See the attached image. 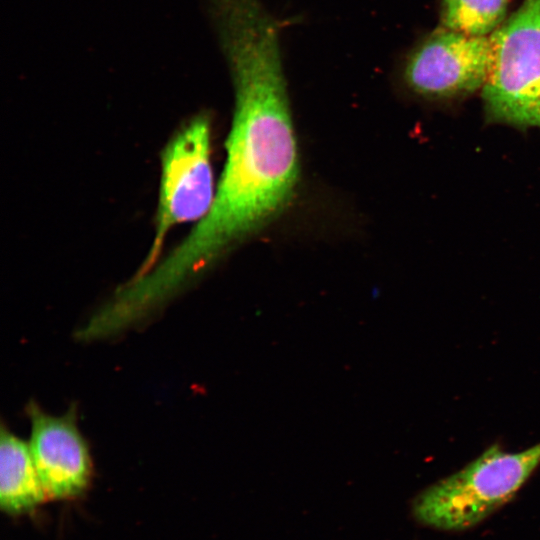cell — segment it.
I'll use <instances>...</instances> for the list:
<instances>
[{
    "mask_svg": "<svg viewBox=\"0 0 540 540\" xmlns=\"http://www.w3.org/2000/svg\"><path fill=\"white\" fill-rule=\"evenodd\" d=\"M204 8L234 88L227 159L208 213L136 280L140 297L154 306L275 216L298 177L281 48L290 21L273 15L262 0H205Z\"/></svg>",
    "mask_w": 540,
    "mask_h": 540,
    "instance_id": "obj_1",
    "label": "cell"
},
{
    "mask_svg": "<svg viewBox=\"0 0 540 540\" xmlns=\"http://www.w3.org/2000/svg\"><path fill=\"white\" fill-rule=\"evenodd\" d=\"M539 465L540 443L515 453L495 444L423 490L413 502V514L435 529H468L508 502Z\"/></svg>",
    "mask_w": 540,
    "mask_h": 540,
    "instance_id": "obj_2",
    "label": "cell"
},
{
    "mask_svg": "<svg viewBox=\"0 0 540 540\" xmlns=\"http://www.w3.org/2000/svg\"><path fill=\"white\" fill-rule=\"evenodd\" d=\"M482 99L489 123L540 128V0H523L489 36Z\"/></svg>",
    "mask_w": 540,
    "mask_h": 540,
    "instance_id": "obj_3",
    "label": "cell"
},
{
    "mask_svg": "<svg viewBox=\"0 0 540 540\" xmlns=\"http://www.w3.org/2000/svg\"><path fill=\"white\" fill-rule=\"evenodd\" d=\"M490 61L489 36H472L439 27L403 57L399 77L414 97L430 103L464 100L485 85Z\"/></svg>",
    "mask_w": 540,
    "mask_h": 540,
    "instance_id": "obj_4",
    "label": "cell"
},
{
    "mask_svg": "<svg viewBox=\"0 0 540 540\" xmlns=\"http://www.w3.org/2000/svg\"><path fill=\"white\" fill-rule=\"evenodd\" d=\"M213 200L210 127L208 118L199 115L170 140L162 153L155 237L138 273L154 265L173 226L203 218Z\"/></svg>",
    "mask_w": 540,
    "mask_h": 540,
    "instance_id": "obj_5",
    "label": "cell"
},
{
    "mask_svg": "<svg viewBox=\"0 0 540 540\" xmlns=\"http://www.w3.org/2000/svg\"><path fill=\"white\" fill-rule=\"evenodd\" d=\"M29 447L48 499H71L87 488L92 464L87 444L70 411L60 417L30 402Z\"/></svg>",
    "mask_w": 540,
    "mask_h": 540,
    "instance_id": "obj_6",
    "label": "cell"
},
{
    "mask_svg": "<svg viewBox=\"0 0 540 540\" xmlns=\"http://www.w3.org/2000/svg\"><path fill=\"white\" fill-rule=\"evenodd\" d=\"M47 499L29 443L1 428L0 504L4 512L23 514Z\"/></svg>",
    "mask_w": 540,
    "mask_h": 540,
    "instance_id": "obj_7",
    "label": "cell"
},
{
    "mask_svg": "<svg viewBox=\"0 0 540 540\" xmlns=\"http://www.w3.org/2000/svg\"><path fill=\"white\" fill-rule=\"evenodd\" d=\"M510 0H441V27L472 36H490L507 18Z\"/></svg>",
    "mask_w": 540,
    "mask_h": 540,
    "instance_id": "obj_8",
    "label": "cell"
}]
</instances>
